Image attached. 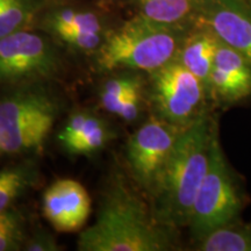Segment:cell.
I'll return each mask as SVG.
<instances>
[{"label": "cell", "mask_w": 251, "mask_h": 251, "mask_svg": "<svg viewBox=\"0 0 251 251\" xmlns=\"http://www.w3.org/2000/svg\"><path fill=\"white\" fill-rule=\"evenodd\" d=\"M50 33L62 43L78 51L98 50L105 37V34L101 31L77 29V28H56L50 30Z\"/></svg>", "instance_id": "cell-20"}, {"label": "cell", "mask_w": 251, "mask_h": 251, "mask_svg": "<svg viewBox=\"0 0 251 251\" xmlns=\"http://www.w3.org/2000/svg\"><path fill=\"white\" fill-rule=\"evenodd\" d=\"M111 137L112 133L107 124L92 114L78 139L64 149L71 155H90L102 149Z\"/></svg>", "instance_id": "cell-16"}, {"label": "cell", "mask_w": 251, "mask_h": 251, "mask_svg": "<svg viewBox=\"0 0 251 251\" xmlns=\"http://www.w3.org/2000/svg\"><path fill=\"white\" fill-rule=\"evenodd\" d=\"M59 69L57 51L39 34L24 29L0 39V85L42 83Z\"/></svg>", "instance_id": "cell-7"}, {"label": "cell", "mask_w": 251, "mask_h": 251, "mask_svg": "<svg viewBox=\"0 0 251 251\" xmlns=\"http://www.w3.org/2000/svg\"><path fill=\"white\" fill-rule=\"evenodd\" d=\"M2 1H4V0H0V4H1V2H2Z\"/></svg>", "instance_id": "cell-27"}, {"label": "cell", "mask_w": 251, "mask_h": 251, "mask_svg": "<svg viewBox=\"0 0 251 251\" xmlns=\"http://www.w3.org/2000/svg\"><path fill=\"white\" fill-rule=\"evenodd\" d=\"M187 31L137 14L105 34L97 50V64L103 71L140 70L151 74L177 58Z\"/></svg>", "instance_id": "cell-3"}, {"label": "cell", "mask_w": 251, "mask_h": 251, "mask_svg": "<svg viewBox=\"0 0 251 251\" xmlns=\"http://www.w3.org/2000/svg\"><path fill=\"white\" fill-rule=\"evenodd\" d=\"M207 90L208 96L219 102H238L251 96V76L213 68Z\"/></svg>", "instance_id": "cell-14"}, {"label": "cell", "mask_w": 251, "mask_h": 251, "mask_svg": "<svg viewBox=\"0 0 251 251\" xmlns=\"http://www.w3.org/2000/svg\"><path fill=\"white\" fill-rule=\"evenodd\" d=\"M24 249L27 251H57L61 250V247L52 235L47 231H39L25 243Z\"/></svg>", "instance_id": "cell-24"}, {"label": "cell", "mask_w": 251, "mask_h": 251, "mask_svg": "<svg viewBox=\"0 0 251 251\" xmlns=\"http://www.w3.org/2000/svg\"><path fill=\"white\" fill-rule=\"evenodd\" d=\"M196 17L251 63V6L246 0H197Z\"/></svg>", "instance_id": "cell-9"}, {"label": "cell", "mask_w": 251, "mask_h": 251, "mask_svg": "<svg viewBox=\"0 0 251 251\" xmlns=\"http://www.w3.org/2000/svg\"><path fill=\"white\" fill-rule=\"evenodd\" d=\"M219 41L211 28L200 24L196 29L187 31L176 58L203 81L206 87L214 68Z\"/></svg>", "instance_id": "cell-11"}, {"label": "cell", "mask_w": 251, "mask_h": 251, "mask_svg": "<svg viewBox=\"0 0 251 251\" xmlns=\"http://www.w3.org/2000/svg\"><path fill=\"white\" fill-rule=\"evenodd\" d=\"M91 115H92L91 112L78 111L69 117L63 129L57 135V139L63 148H67L69 144L78 139Z\"/></svg>", "instance_id": "cell-22"}, {"label": "cell", "mask_w": 251, "mask_h": 251, "mask_svg": "<svg viewBox=\"0 0 251 251\" xmlns=\"http://www.w3.org/2000/svg\"><path fill=\"white\" fill-rule=\"evenodd\" d=\"M31 180L33 178H27V179L14 181V183L0 187V212L11 208L15 200L19 199L21 194L26 191Z\"/></svg>", "instance_id": "cell-23"}, {"label": "cell", "mask_w": 251, "mask_h": 251, "mask_svg": "<svg viewBox=\"0 0 251 251\" xmlns=\"http://www.w3.org/2000/svg\"><path fill=\"white\" fill-rule=\"evenodd\" d=\"M181 131V128L153 115L128 140L126 157L130 174L149 196Z\"/></svg>", "instance_id": "cell-8"}, {"label": "cell", "mask_w": 251, "mask_h": 251, "mask_svg": "<svg viewBox=\"0 0 251 251\" xmlns=\"http://www.w3.org/2000/svg\"><path fill=\"white\" fill-rule=\"evenodd\" d=\"M25 226L20 213L11 208L0 212V251H15L25 247Z\"/></svg>", "instance_id": "cell-19"}, {"label": "cell", "mask_w": 251, "mask_h": 251, "mask_svg": "<svg viewBox=\"0 0 251 251\" xmlns=\"http://www.w3.org/2000/svg\"><path fill=\"white\" fill-rule=\"evenodd\" d=\"M140 14L170 26H181L197 14V0H137Z\"/></svg>", "instance_id": "cell-12"}, {"label": "cell", "mask_w": 251, "mask_h": 251, "mask_svg": "<svg viewBox=\"0 0 251 251\" xmlns=\"http://www.w3.org/2000/svg\"><path fill=\"white\" fill-rule=\"evenodd\" d=\"M30 177V171L23 166H14V168H6L0 170V187L5 185L12 184L14 181L27 179Z\"/></svg>", "instance_id": "cell-25"}, {"label": "cell", "mask_w": 251, "mask_h": 251, "mask_svg": "<svg viewBox=\"0 0 251 251\" xmlns=\"http://www.w3.org/2000/svg\"><path fill=\"white\" fill-rule=\"evenodd\" d=\"M171 229L159 224L121 177L109 184L96 221L80 231V251H164L174 248Z\"/></svg>", "instance_id": "cell-1"}, {"label": "cell", "mask_w": 251, "mask_h": 251, "mask_svg": "<svg viewBox=\"0 0 251 251\" xmlns=\"http://www.w3.org/2000/svg\"><path fill=\"white\" fill-rule=\"evenodd\" d=\"M45 218L59 233L81 230L91 213V198L79 181L64 178L46 188L42 197Z\"/></svg>", "instance_id": "cell-10"}, {"label": "cell", "mask_w": 251, "mask_h": 251, "mask_svg": "<svg viewBox=\"0 0 251 251\" xmlns=\"http://www.w3.org/2000/svg\"><path fill=\"white\" fill-rule=\"evenodd\" d=\"M242 197L221 148L218 128L213 133L208 168L194 200L187 227L194 241L236 221Z\"/></svg>", "instance_id": "cell-5"}, {"label": "cell", "mask_w": 251, "mask_h": 251, "mask_svg": "<svg viewBox=\"0 0 251 251\" xmlns=\"http://www.w3.org/2000/svg\"><path fill=\"white\" fill-rule=\"evenodd\" d=\"M216 124L203 113L184 128L150 193L151 211L164 227L188 225L191 212L208 168L209 150Z\"/></svg>", "instance_id": "cell-2"}, {"label": "cell", "mask_w": 251, "mask_h": 251, "mask_svg": "<svg viewBox=\"0 0 251 251\" xmlns=\"http://www.w3.org/2000/svg\"><path fill=\"white\" fill-rule=\"evenodd\" d=\"M143 87V83H141L126 94L115 115L127 122L136 120L139 118L141 109H142Z\"/></svg>", "instance_id": "cell-21"}, {"label": "cell", "mask_w": 251, "mask_h": 251, "mask_svg": "<svg viewBox=\"0 0 251 251\" xmlns=\"http://www.w3.org/2000/svg\"><path fill=\"white\" fill-rule=\"evenodd\" d=\"M141 83H143L142 78L134 74H124L109 78L100 90L99 98L101 106L112 114H117L119 106L126 94Z\"/></svg>", "instance_id": "cell-18"}, {"label": "cell", "mask_w": 251, "mask_h": 251, "mask_svg": "<svg viewBox=\"0 0 251 251\" xmlns=\"http://www.w3.org/2000/svg\"><path fill=\"white\" fill-rule=\"evenodd\" d=\"M39 11L35 0H4L0 4V39L27 29Z\"/></svg>", "instance_id": "cell-15"}, {"label": "cell", "mask_w": 251, "mask_h": 251, "mask_svg": "<svg viewBox=\"0 0 251 251\" xmlns=\"http://www.w3.org/2000/svg\"><path fill=\"white\" fill-rule=\"evenodd\" d=\"M1 153H4V152H2V150H1V148H0V155H1Z\"/></svg>", "instance_id": "cell-26"}, {"label": "cell", "mask_w": 251, "mask_h": 251, "mask_svg": "<svg viewBox=\"0 0 251 251\" xmlns=\"http://www.w3.org/2000/svg\"><path fill=\"white\" fill-rule=\"evenodd\" d=\"M61 103L42 83L17 85L0 97V148L17 155L42 148Z\"/></svg>", "instance_id": "cell-4"}, {"label": "cell", "mask_w": 251, "mask_h": 251, "mask_svg": "<svg viewBox=\"0 0 251 251\" xmlns=\"http://www.w3.org/2000/svg\"><path fill=\"white\" fill-rule=\"evenodd\" d=\"M46 26L49 31L56 28H77L103 33L102 23L98 15L90 11L74 8H61L50 13L46 20Z\"/></svg>", "instance_id": "cell-17"}, {"label": "cell", "mask_w": 251, "mask_h": 251, "mask_svg": "<svg viewBox=\"0 0 251 251\" xmlns=\"http://www.w3.org/2000/svg\"><path fill=\"white\" fill-rule=\"evenodd\" d=\"M207 97L205 83L177 59L150 74L149 100L153 115L181 129L206 113Z\"/></svg>", "instance_id": "cell-6"}, {"label": "cell", "mask_w": 251, "mask_h": 251, "mask_svg": "<svg viewBox=\"0 0 251 251\" xmlns=\"http://www.w3.org/2000/svg\"><path fill=\"white\" fill-rule=\"evenodd\" d=\"M201 251H251V224L231 222L196 242Z\"/></svg>", "instance_id": "cell-13"}]
</instances>
